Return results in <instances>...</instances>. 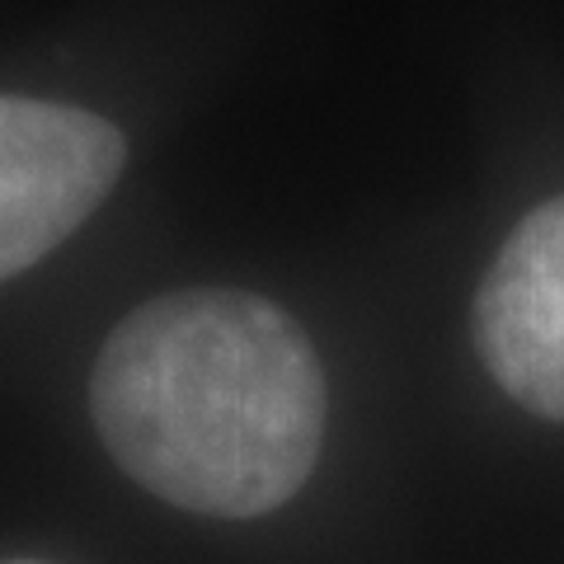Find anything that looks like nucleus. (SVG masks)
<instances>
[{"label":"nucleus","instance_id":"nucleus-1","mask_svg":"<svg viewBox=\"0 0 564 564\" xmlns=\"http://www.w3.org/2000/svg\"><path fill=\"white\" fill-rule=\"evenodd\" d=\"M90 410L113 462L165 503L259 518L321 462L325 372L288 311L188 288L137 306L104 339Z\"/></svg>","mask_w":564,"mask_h":564},{"label":"nucleus","instance_id":"nucleus-3","mask_svg":"<svg viewBox=\"0 0 564 564\" xmlns=\"http://www.w3.org/2000/svg\"><path fill=\"white\" fill-rule=\"evenodd\" d=\"M475 348L522 410L564 419V193L532 207L475 292Z\"/></svg>","mask_w":564,"mask_h":564},{"label":"nucleus","instance_id":"nucleus-4","mask_svg":"<svg viewBox=\"0 0 564 564\" xmlns=\"http://www.w3.org/2000/svg\"><path fill=\"white\" fill-rule=\"evenodd\" d=\"M14 564H33V560H14Z\"/></svg>","mask_w":564,"mask_h":564},{"label":"nucleus","instance_id":"nucleus-2","mask_svg":"<svg viewBox=\"0 0 564 564\" xmlns=\"http://www.w3.org/2000/svg\"><path fill=\"white\" fill-rule=\"evenodd\" d=\"M128 141L70 104L0 95V282L80 231L118 184Z\"/></svg>","mask_w":564,"mask_h":564}]
</instances>
